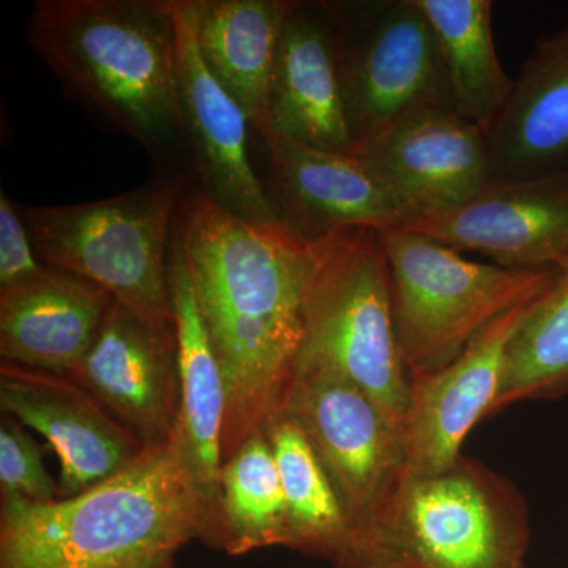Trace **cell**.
Returning a JSON list of instances; mask_svg holds the SVG:
<instances>
[{
	"mask_svg": "<svg viewBox=\"0 0 568 568\" xmlns=\"http://www.w3.org/2000/svg\"><path fill=\"white\" fill-rule=\"evenodd\" d=\"M377 233L390 267L396 335L409 377L454 364L485 328L544 293L558 268L511 271L466 260L405 227Z\"/></svg>",
	"mask_w": 568,
	"mask_h": 568,
	"instance_id": "obj_7",
	"label": "cell"
},
{
	"mask_svg": "<svg viewBox=\"0 0 568 568\" xmlns=\"http://www.w3.org/2000/svg\"><path fill=\"white\" fill-rule=\"evenodd\" d=\"M268 115L272 129L291 140L353 155L347 129L338 36L325 2H295L276 50Z\"/></svg>",
	"mask_w": 568,
	"mask_h": 568,
	"instance_id": "obj_16",
	"label": "cell"
},
{
	"mask_svg": "<svg viewBox=\"0 0 568 568\" xmlns=\"http://www.w3.org/2000/svg\"><path fill=\"white\" fill-rule=\"evenodd\" d=\"M484 132L493 181L568 171V29L538 41Z\"/></svg>",
	"mask_w": 568,
	"mask_h": 568,
	"instance_id": "obj_19",
	"label": "cell"
},
{
	"mask_svg": "<svg viewBox=\"0 0 568 568\" xmlns=\"http://www.w3.org/2000/svg\"><path fill=\"white\" fill-rule=\"evenodd\" d=\"M33 248L18 204L0 192V291L26 282L44 268Z\"/></svg>",
	"mask_w": 568,
	"mask_h": 568,
	"instance_id": "obj_27",
	"label": "cell"
},
{
	"mask_svg": "<svg viewBox=\"0 0 568 568\" xmlns=\"http://www.w3.org/2000/svg\"><path fill=\"white\" fill-rule=\"evenodd\" d=\"M29 43L63 88L152 155L182 145L174 0H39Z\"/></svg>",
	"mask_w": 568,
	"mask_h": 568,
	"instance_id": "obj_3",
	"label": "cell"
},
{
	"mask_svg": "<svg viewBox=\"0 0 568 568\" xmlns=\"http://www.w3.org/2000/svg\"><path fill=\"white\" fill-rule=\"evenodd\" d=\"M0 568H148L207 540L212 508L173 440L50 504L0 503Z\"/></svg>",
	"mask_w": 568,
	"mask_h": 568,
	"instance_id": "obj_2",
	"label": "cell"
},
{
	"mask_svg": "<svg viewBox=\"0 0 568 568\" xmlns=\"http://www.w3.org/2000/svg\"><path fill=\"white\" fill-rule=\"evenodd\" d=\"M182 145L196 186L224 211L252 222L286 220L250 156L248 115L213 78L197 50L193 0H174Z\"/></svg>",
	"mask_w": 568,
	"mask_h": 568,
	"instance_id": "obj_11",
	"label": "cell"
},
{
	"mask_svg": "<svg viewBox=\"0 0 568 568\" xmlns=\"http://www.w3.org/2000/svg\"><path fill=\"white\" fill-rule=\"evenodd\" d=\"M201 58L248 115L254 132L272 129L268 88L293 0H193Z\"/></svg>",
	"mask_w": 568,
	"mask_h": 568,
	"instance_id": "obj_21",
	"label": "cell"
},
{
	"mask_svg": "<svg viewBox=\"0 0 568 568\" xmlns=\"http://www.w3.org/2000/svg\"><path fill=\"white\" fill-rule=\"evenodd\" d=\"M432 26L454 111L487 129L514 80L497 58L491 0H416Z\"/></svg>",
	"mask_w": 568,
	"mask_h": 568,
	"instance_id": "obj_23",
	"label": "cell"
},
{
	"mask_svg": "<svg viewBox=\"0 0 568 568\" xmlns=\"http://www.w3.org/2000/svg\"><path fill=\"white\" fill-rule=\"evenodd\" d=\"M148 568H175L174 566V558H166L163 560H160V562L153 564V566Z\"/></svg>",
	"mask_w": 568,
	"mask_h": 568,
	"instance_id": "obj_28",
	"label": "cell"
},
{
	"mask_svg": "<svg viewBox=\"0 0 568 568\" xmlns=\"http://www.w3.org/2000/svg\"><path fill=\"white\" fill-rule=\"evenodd\" d=\"M280 409L301 426L345 508L351 568L407 476L402 433L372 396L325 369H295Z\"/></svg>",
	"mask_w": 568,
	"mask_h": 568,
	"instance_id": "obj_9",
	"label": "cell"
},
{
	"mask_svg": "<svg viewBox=\"0 0 568 568\" xmlns=\"http://www.w3.org/2000/svg\"><path fill=\"white\" fill-rule=\"evenodd\" d=\"M0 497L31 504H50L61 497L44 466L43 448L10 416L0 422Z\"/></svg>",
	"mask_w": 568,
	"mask_h": 568,
	"instance_id": "obj_26",
	"label": "cell"
},
{
	"mask_svg": "<svg viewBox=\"0 0 568 568\" xmlns=\"http://www.w3.org/2000/svg\"><path fill=\"white\" fill-rule=\"evenodd\" d=\"M271 443L287 510L286 548L327 559L336 568L351 566L354 532L345 508L301 426L276 410L264 425Z\"/></svg>",
	"mask_w": 568,
	"mask_h": 568,
	"instance_id": "obj_22",
	"label": "cell"
},
{
	"mask_svg": "<svg viewBox=\"0 0 568 568\" xmlns=\"http://www.w3.org/2000/svg\"><path fill=\"white\" fill-rule=\"evenodd\" d=\"M536 298L485 328L454 364L432 375L410 377L403 424L407 476H435L463 457L470 429L491 416L508 346Z\"/></svg>",
	"mask_w": 568,
	"mask_h": 568,
	"instance_id": "obj_15",
	"label": "cell"
},
{
	"mask_svg": "<svg viewBox=\"0 0 568 568\" xmlns=\"http://www.w3.org/2000/svg\"><path fill=\"white\" fill-rule=\"evenodd\" d=\"M525 497L463 455L435 476H406L351 568H523Z\"/></svg>",
	"mask_w": 568,
	"mask_h": 568,
	"instance_id": "obj_6",
	"label": "cell"
},
{
	"mask_svg": "<svg viewBox=\"0 0 568 568\" xmlns=\"http://www.w3.org/2000/svg\"><path fill=\"white\" fill-rule=\"evenodd\" d=\"M353 155L403 209L407 224L455 211L493 182L484 129L446 106L410 112Z\"/></svg>",
	"mask_w": 568,
	"mask_h": 568,
	"instance_id": "obj_10",
	"label": "cell"
},
{
	"mask_svg": "<svg viewBox=\"0 0 568 568\" xmlns=\"http://www.w3.org/2000/svg\"><path fill=\"white\" fill-rule=\"evenodd\" d=\"M186 179L69 205L18 204L41 263L102 287L144 320L174 323L171 246Z\"/></svg>",
	"mask_w": 568,
	"mask_h": 568,
	"instance_id": "obj_5",
	"label": "cell"
},
{
	"mask_svg": "<svg viewBox=\"0 0 568 568\" xmlns=\"http://www.w3.org/2000/svg\"><path fill=\"white\" fill-rule=\"evenodd\" d=\"M171 294L179 346V410L171 440L203 489L213 523L223 466L226 384L197 306L178 220L171 246Z\"/></svg>",
	"mask_w": 568,
	"mask_h": 568,
	"instance_id": "obj_20",
	"label": "cell"
},
{
	"mask_svg": "<svg viewBox=\"0 0 568 568\" xmlns=\"http://www.w3.org/2000/svg\"><path fill=\"white\" fill-rule=\"evenodd\" d=\"M313 242L315 267L295 369H325L351 381L403 436L410 377L396 335L390 267L379 233L346 227Z\"/></svg>",
	"mask_w": 568,
	"mask_h": 568,
	"instance_id": "obj_4",
	"label": "cell"
},
{
	"mask_svg": "<svg viewBox=\"0 0 568 568\" xmlns=\"http://www.w3.org/2000/svg\"><path fill=\"white\" fill-rule=\"evenodd\" d=\"M0 409L36 429L58 454L62 497L115 476L145 448L91 392L63 373L2 362Z\"/></svg>",
	"mask_w": 568,
	"mask_h": 568,
	"instance_id": "obj_12",
	"label": "cell"
},
{
	"mask_svg": "<svg viewBox=\"0 0 568 568\" xmlns=\"http://www.w3.org/2000/svg\"><path fill=\"white\" fill-rule=\"evenodd\" d=\"M115 301L61 268L0 291L2 362L70 375L91 349Z\"/></svg>",
	"mask_w": 568,
	"mask_h": 568,
	"instance_id": "obj_18",
	"label": "cell"
},
{
	"mask_svg": "<svg viewBox=\"0 0 568 568\" xmlns=\"http://www.w3.org/2000/svg\"><path fill=\"white\" fill-rule=\"evenodd\" d=\"M207 544L230 556L286 547V500L264 428L246 437L223 463Z\"/></svg>",
	"mask_w": 568,
	"mask_h": 568,
	"instance_id": "obj_24",
	"label": "cell"
},
{
	"mask_svg": "<svg viewBox=\"0 0 568 568\" xmlns=\"http://www.w3.org/2000/svg\"><path fill=\"white\" fill-rule=\"evenodd\" d=\"M272 196L286 222L316 239L346 227L383 231L409 219L372 171L354 155L323 151L268 130L263 136Z\"/></svg>",
	"mask_w": 568,
	"mask_h": 568,
	"instance_id": "obj_17",
	"label": "cell"
},
{
	"mask_svg": "<svg viewBox=\"0 0 568 568\" xmlns=\"http://www.w3.org/2000/svg\"><path fill=\"white\" fill-rule=\"evenodd\" d=\"M178 230L194 294L226 384L223 463L263 429L293 381L315 242L282 222L260 223L186 190Z\"/></svg>",
	"mask_w": 568,
	"mask_h": 568,
	"instance_id": "obj_1",
	"label": "cell"
},
{
	"mask_svg": "<svg viewBox=\"0 0 568 568\" xmlns=\"http://www.w3.org/2000/svg\"><path fill=\"white\" fill-rule=\"evenodd\" d=\"M405 230L458 252L485 254L511 271L559 267L568 261V171L493 181L470 203Z\"/></svg>",
	"mask_w": 568,
	"mask_h": 568,
	"instance_id": "obj_14",
	"label": "cell"
},
{
	"mask_svg": "<svg viewBox=\"0 0 568 568\" xmlns=\"http://www.w3.org/2000/svg\"><path fill=\"white\" fill-rule=\"evenodd\" d=\"M70 376L145 448L173 439L179 410L175 321L144 320L115 302L91 349Z\"/></svg>",
	"mask_w": 568,
	"mask_h": 568,
	"instance_id": "obj_13",
	"label": "cell"
},
{
	"mask_svg": "<svg viewBox=\"0 0 568 568\" xmlns=\"http://www.w3.org/2000/svg\"><path fill=\"white\" fill-rule=\"evenodd\" d=\"M325 3L355 148L420 108H452L435 36L416 0Z\"/></svg>",
	"mask_w": 568,
	"mask_h": 568,
	"instance_id": "obj_8",
	"label": "cell"
},
{
	"mask_svg": "<svg viewBox=\"0 0 568 568\" xmlns=\"http://www.w3.org/2000/svg\"><path fill=\"white\" fill-rule=\"evenodd\" d=\"M568 395V261L530 305L508 346L493 414L532 399Z\"/></svg>",
	"mask_w": 568,
	"mask_h": 568,
	"instance_id": "obj_25",
	"label": "cell"
}]
</instances>
